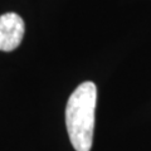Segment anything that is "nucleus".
I'll return each instance as SVG.
<instances>
[{
    "label": "nucleus",
    "mask_w": 151,
    "mask_h": 151,
    "mask_svg": "<svg viewBox=\"0 0 151 151\" xmlns=\"http://www.w3.org/2000/svg\"><path fill=\"white\" fill-rule=\"evenodd\" d=\"M97 87L91 81L83 82L72 92L65 107L70 144L76 151H89L93 142Z\"/></svg>",
    "instance_id": "1"
},
{
    "label": "nucleus",
    "mask_w": 151,
    "mask_h": 151,
    "mask_svg": "<svg viewBox=\"0 0 151 151\" xmlns=\"http://www.w3.org/2000/svg\"><path fill=\"white\" fill-rule=\"evenodd\" d=\"M24 20L17 13H6L0 17V50L17 49L24 37Z\"/></svg>",
    "instance_id": "2"
}]
</instances>
